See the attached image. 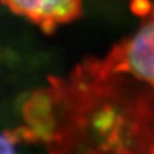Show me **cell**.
<instances>
[{"label":"cell","instance_id":"1","mask_svg":"<svg viewBox=\"0 0 154 154\" xmlns=\"http://www.w3.org/2000/svg\"><path fill=\"white\" fill-rule=\"evenodd\" d=\"M81 67L98 79L130 75L154 91V4L135 33L118 42L103 59Z\"/></svg>","mask_w":154,"mask_h":154},{"label":"cell","instance_id":"2","mask_svg":"<svg viewBox=\"0 0 154 154\" xmlns=\"http://www.w3.org/2000/svg\"><path fill=\"white\" fill-rule=\"evenodd\" d=\"M0 3L45 33L55 32L60 26L82 16L81 0H0Z\"/></svg>","mask_w":154,"mask_h":154},{"label":"cell","instance_id":"3","mask_svg":"<svg viewBox=\"0 0 154 154\" xmlns=\"http://www.w3.org/2000/svg\"><path fill=\"white\" fill-rule=\"evenodd\" d=\"M17 143H19V140L14 131L0 134V154H17Z\"/></svg>","mask_w":154,"mask_h":154}]
</instances>
